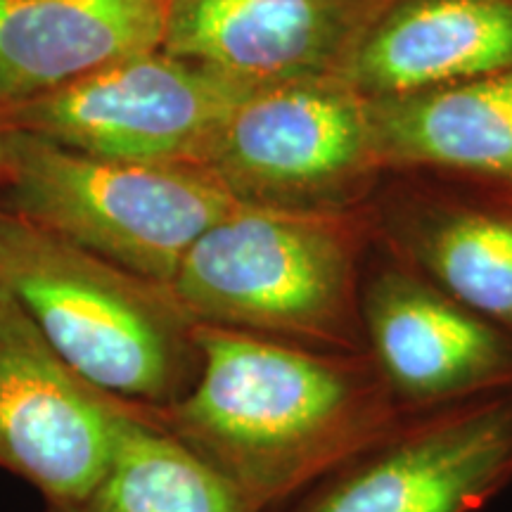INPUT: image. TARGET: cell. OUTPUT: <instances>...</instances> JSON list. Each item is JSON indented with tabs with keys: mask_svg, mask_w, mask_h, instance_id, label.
<instances>
[{
	"mask_svg": "<svg viewBox=\"0 0 512 512\" xmlns=\"http://www.w3.org/2000/svg\"><path fill=\"white\" fill-rule=\"evenodd\" d=\"M200 368L181 399L147 408L252 512L313 489L413 415L368 354H332L197 323Z\"/></svg>",
	"mask_w": 512,
	"mask_h": 512,
	"instance_id": "obj_1",
	"label": "cell"
},
{
	"mask_svg": "<svg viewBox=\"0 0 512 512\" xmlns=\"http://www.w3.org/2000/svg\"><path fill=\"white\" fill-rule=\"evenodd\" d=\"M368 209L292 214L240 207L211 226L171 280L197 323L332 354H366Z\"/></svg>",
	"mask_w": 512,
	"mask_h": 512,
	"instance_id": "obj_2",
	"label": "cell"
},
{
	"mask_svg": "<svg viewBox=\"0 0 512 512\" xmlns=\"http://www.w3.org/2000/svg\"><path fill=\"white\" fill-rule=\"evenodd\" d=\"M0 287L50 347L102 392L164 408L195 380L197 320L171 285L83 252L3 207Z\"/></svg>",
	"mask_w": 512,
	"mask_h": 512,
	"instance_id": "obj_3",
	"label": "cell"
},
{
	"mask_svg": "<svg viewBox=\"0 0 512 512\" xmlns=\"http://www.w3.org/2000/svg\"><path fill=\"white\" fill-rule=\"evenodd\" d=\"M0 207L169 285L190 247L240 204L200 166L112 162L8 131Z\"/></svg>",
	"mask_w": 512,
	"mask_h": 512,
	"instance_id": "obj_4",
	"label": "cell"
},
{
	"mask_svg": "<svg viewBox=\"0 0 512 512\" xmlns=\"http://www.w3.org/2000/svg\"><path fill=\"white\" fill-rule=\"evenodd\" d=\"M240 207L354 214L384 169L368 100L347 79L264 83L230 112L200 159Z\"/></svg>",
	"mask_w": 512,
	"mask_h": 512,
	"instance_id": "obj_5",
	"label": "cell"
},
{
	"mask_svg": "<svg viewBox=\"0 0 512 512\" xmlns=\"http://www.w3.org/2000/svg\"><path fill=\"white\" fill-rule=\"evenodd\" d=\"M259 86L157 48L8 107L0 117L8 131L98 159L200 166L230 112Z\"/></svg>",
	"mask_w": 512,
	"mask_h": 512,
	"instance_id": "obj_6",
	"label": "cell"
},
{
	"mask_svg": "<svg viewBox=\"0 0 512 512\" xmlns=\"http://www.w3.org/2000/svg\"><path fill=\"white\" fill-rule=\"evenodd\" d=\"M136 403L102 392L46 342L0 287V467L57 508L79 501L112 463Z\"/></svg>",
	"mask_w": 512,
	"mask_h": 512,
	"instance_id": "obj_7",
	"label": "cell"
},
{
	"mask_svg": "<svg viewBox=\"0 0 512 512\" xmlns=\"http://www.w3.org/2000/svg\"><path fill=\"white\" fill-rule=\"evenodd\" d=\"M366 354L406 415L512 392V335L373 242L363 273Z\"/></svg>",
	"mask_w": 512,
	"mask_h": 512,
	"instance_id": "obj_8",
	"label": "cell"
},
{
	"mask_svg": "<svg viewBox=\"0 0 512 512\" xmlns=\"http://www.w3.org/2000/svg\"><path fill=\"white\" fill-rule=\"evenodd\" d=\"M512 482V392L408 418L290 512H477Z\"/></svg>",
	"mask_w": 512,
	"mask_h": 512,
	"instance_id": "obj_9",
	"label": "cell"
},
{
	"mask_svg": "<svg viewBox=\"0 0 512 512\" xmlns=\"http://www.w3.org/2000/svg\"><path fill=\"white\" fill-rule=\"evenodd\" d=\"M366 209L384 249L512 335V190L389 171Z\"/></svg>",
	"mask_w": 512,
	"mask_h": 512,
	"instance_id": "obj_10",
	"label": "cell"
},
{
	"mask_svg": "<svg viewBox=\"0 0 512 512\" xmlns=\"http://www.w3.org/2000/svg\"><path fill=\"white\" fill-rule=\"evenodd\" d=\"M380 0H166L162 48L252 83L347 79Z\"/></svg>",
	"mask_w": 512,
	"mask_h": 512,
	"instance_id": "obj_11",
	"label": "cell"
},
{
	"mask_svg": "<svg viewBox=\"0 0 512 512\" xmlns=\"http://www.w3.org/2000/svg\"><path fill=\"white\" fill-rule=\"evenodd\" d=\"M512 69V0H380L347 81L366 100Z\"/></svg>",
	"mask_w": 512,
	"mask_h": 512,
	"instance_id": "obj_12",
	"label": "cell"
},
{
	"mask_svg": "<svg viewBox=\"0 0 512 512\" xmlns=\"http://www.w3.org/2000/svg\"><path fill=\"white\" fill-rule=\"evenodd\" d=\"M166 0H0V112L162 48Z\"/></svg>",
	"mask_w": 512,
	"mask_h": 512,
	"instance_id": "obj_13",
	"label": "cell"
},
{
	"mask_svg": "<svg viewBox=\"0 0 512 512\" xmlns=\"http://www.w3.org/2000/svg\"><path fill=\"white\" fill-rule=\"evenodd\" d=\"M384 174L425 171L512 190V69L368 100Z\"/></svg>",
	"mask_w": 512,
	"mask_h": 512,
	"instance_id": "obj_14",
	"label": "cell"
},
{
	"mask_svg": "<svg viewBox=\"0 0 512 512\" xmlns=\"http://www.w3.org/2000/svg\"><path fill=\"white\" fill-rule=\"evenodd\" d=\"M46 512H252L214 467L138 406L112 463L79 501Z\"/></svg>",
	"mask_w": 512,
	"mask_h": 512,
	"instance_id": "obj_15",
	"label": "cell"
},
{
	"mask_svg": "<svg viewBox=\"0 0 512 512\" xmlns=\"http://www.w3.org/2000/svg\"><path fill=\"white\" fill-rule=\"evenodd\" d=\"M5 136H8V128H5L3 117H0V183L5 178Z\"/></svg>",
	"mask_w": 512,
	"mask_h": 512,
	"instance_id": "obj_16",
	"label": "cell"
}]
</instances>
